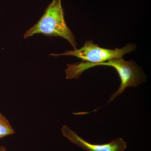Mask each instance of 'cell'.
Listing matches in <instances>:
<instances>
[{
    "mask_svg": "<svg viewBox=\"0 0 151 151\" xmlns=\"http://www.w3.org/2000/svg\"><path fill=\"white\" fill-rule=\"evenodd\" d=\"M98 65H107L115 68L121 78L119 89L111 95L108 103L113 101L129 87H137L142 83L144 76L139 66L134 60H125L122 58L113 59L98 63L82 61L69 64L68 71L72 78H79L85 70Z\"/></svg>",
    "mask_w": 151,
    "mask_h": 151,
    "instance_id": "obj_1",
    "label": "cell"
},
{
    "mask_svg": "<svg viewBox=\"0 0 151 151\" xmlns=\"http://www.w3.org/2000/svg\"><path fill=\"white\" fill-rule=\"evenodd\" d=\"M36 34L63 38L73 48H76L75 36L65 22L61 0H52L38 21L26 32L24 38H27Z\"/></svg>",
    "mask_w": 151,
    "mask_h": 151,
    "instance_id": "obj_2",
    "label": "cell"
},
{
    "mask_svg": "<svg viewBox=\"0 0 151 151\" xmlns=\"http://www.w3.org/2000/svg\"><path fill=\"white\" fill-rule=\"evenodd\" d=\"M136 45L129 43L122 48L109 49L101 47L91 40L86 41L81 48L74 49L68 50L62 53H52L50 55L54 57L70 55L78 58L83 61L92 63L105 62L110 60L122 58L126 54L130 53L136 49Z\"/></svg>",
    "mask_w": 151,
    "mask_h": 151,
    "instance_id": "obj_3",
    "label": "cell"
},
{
    "mask_svg": "<svg viewBox=\"0 0 151 151\" xmlns=\"http://www.w3.org/2000/svg\"><path fill=\"white\" fill-rule=\"evenodd\" d=\"M63 135L71 142L86 151H124L127 147V142L121 138L105 144H91L79 137L66 126L61 129Z\"/></svg>",
    "mask_w": 151,
    "mask_h": 151,
    "instance_id": "obj_4",
    "label": "cell"
},
{
    "mask_svg": "<svg viewBox=\"0 0 151 151\" xmlns=\"http://www.w3.org/2000/svg\"><path fill=\"white\" fill-rule=\"evenodd\" d=\"M14 134H15V131L10 123L2 114L0 113V139Z\"/></svg>",
    "mask_w": 151,
    "mask_h": 151,
    "instance_id": "obj_5",
    "label": "cell"
},
{
    "mask_svg": "<svg viewBox=\"0 0 151 151\" xmlns=\"http://www.w3.org/2000/svg\"><path fill=\"white\" fill-rule=\"evenodd\" d=\"M0 151H6L5 148L4 146H0Z\"/></svg>",
    "mask_w": 151,
    "mask_h": 151,
    "instance_id": "obj_6",
    "label": "cell"
}]
</instances>
